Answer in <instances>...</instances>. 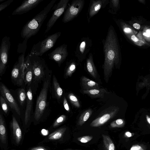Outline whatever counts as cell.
Segmentation results:
<instances>
[{
    "instance_id": "1",
    "label": "cell",
    "mask_w": 150,
    "mask_h": 150,
    "mask_svg": "<svg viewBox=\"0 0 150 150\" xmlns=\"http://www.w3.org/2000/svg\"><path fill=\"white\" fill-rule=\"evenodd\" d=\"M104 60L102 66L104 79L108 83L111 76L112 70L117 67L119 60L118 40L114 28L110 24L107 35L102 41Z\"/></svg>"
},
{
    "instance_id": "2",
    "label": "cell",
    "mask_w": 150,
    "mask_h": 150,
    "mask_svg": "<svg viewBox=\"0 0 150 150\" xmlns=\"http://www.w3.org/2000/svg\"><path fill=\"white\" fill-rule=\"evenodd\" d=\"M56 1H51L42 10L25 24L21 33L22 38L27 41L38 32Z\"/></svg>"
},
{
    "instance_id": "3",
    "label": "cell",
    "mask_w": 150,
    "mask_h": 150,
    "mask_svg": "<svg viewBox=\"0 0 150 150\" xmlns=\"http://www.w3.org/2000/svg\"><path fill=\"white\" fill-rule=\"evenodd\" d=\"M33 72V80L32 88H37L39 83L43 81L50 71L48 69L45 59L41 57L31 53L28 55Z\"/></svg>"
},
{
    "instance_id": "4",
    "label": "cell",
    "mask_w": 150,
    "mask_h": 150,
    "mask_svg": "<svg viewBox=\"0 0 150 150\" xmlns=\"http://www.w3.org/2000/svg\"><path fill=\"white\" fill-rule=\"evenodd\" d=\"M52 74L51 70L43 81L42 87L36 100L34 118L37 121L42 116L47 106L48 94L50 86Z\"/></svg>"
},
{
    "instance_id": "5",
    "label": "cell",
    "mask_w": 150,
    "mask_h": 150,
    "mask_svg": "<svg viewBox=\"0 0 150 150\" xmlns=\"http://www.w3.org/2000/svg\"><path fill=\"white\" fill-rule=\"evenodd\" d=\"M61 34V33L59 32L48 36L43 40L34 45L30 52L41 57L54 45Z\"/></svg>"
},
{
    "instance_id": "6",
    "label": "cell",
    "mask_w": 150,
    "mask_h": 150,
    "mask_svg": "<svg viewBox=\"0 0 150 150\" xmlns=\"http://www.w3.org/2000/svg\"><path fill=\"white\" fill-rule=\"evenodd\" d=\"M24 51L18 57L11 72V79L15 85L21 86L24 80Z\"/></svg>"
},
{
    "instance_id": "7",
    "label": "cell",
    "mask_w": 150,
    "mask_h": 150,
    "mask_svg": "<svg viewBox=\"0 0 150 150\" xmlns=\"http://www.w3.org/2000/svg\"><path fill=\"white\" fill-rule=\"evenodd\" d=\"M84 4V0H73L65 11L62 22L66 23L74 20L81 12Z\"/></svg>"
},
{
    "instance_id": "8",
    "label": "cell",
    "mask_w": 150,
    "mask_h": 150,
    "mask_svg": "<svg viewBox=\"0 0 150 150\" xmlns=\"http://www.w3.org/2000/svg\"><path fill=\"white\" fill-rule=\"evenodd\" d=\"M93 45L92 40L88 37H83L78 42L74 54L79 62H81L86 58Z\"/></svg>"
},
{
    "instance_id": "9",
    "label": "cell",
    "mask_w": 150,
    "mask_h": 150,
    "mask_svg": "<svg viewBox=\"0 0 150 150\" xmlns=\"http://www.w3.org/2000/svg\"><path fill=\"white\" fill-rule=\"evenodd\" d=\"M11 46L10 38L5 36L2 40L0 48V76L4 73L8 61L9 51Z\"/></svg>"
},
{
    "instance_id": "10",
    "label": "cell",
    "mask_w": 150,
    "mask_h": 150,
    "mask_svg": "<svg viewBox=\"0 0 150 150\" xmlns=\"http://www.w3.org/2000/svg\"><path fill=\"white\" fill-rule=\"evenodd\" d=\"M69 1V0H61L54 6L55 8L54 11L47 23L45 33L49 32L57 20L65 11Z\"/></svg>"
},
{
    "instance_id": "11",
    "label": "cell",
    "mask_w": 150,
    "mask_h": 150,
    "mask_svg": "<svg viewBox=\"0 0 150 150\" xmlns=\"http://www.w3.org/2000/svg\"><path fill=\"white\" fill-rule=\"evenodd\" d=\"M67 48V45L65 44L58 47L48 54L49 58L56 62L60 67L68 56Z\"/></svg>"
},
{
    "instance_id": "12",
    "label": "cell",
    "mask_w": 150,
    "mask_h": 150,
    "mask_svg": "<svg viewBox=\"0 0 150 150\" xmlns=\"http://www.w3.org/2000/svg\"><path fill=\"white\" fill-rule=\"evenodd\" d=\"M0 91L1 95L4 99L11 109L19 115H21L20 108L7 87L2 82L0 83Z\"/></svg>"
},
{
    "instance_id": "13",
    "label": "cell",
    "mask_w": 150,
    "mask_h": 150,
    "mask_svg": "<svg viewBox=\"0 0 150 150\" xmlns=\"http://www.w3.org/2000/svg\"><path fill=\"white\" fill-rule=\"evenodd\" d=\"M109 3V0H91L86 14L88 23H89L91 19Z\"/></svg>"
},
{
    "instance_id": "14",
    "label": "cell",
    "mask_w": 150,
    "mask_h": 150,
    "mask_svg": "<svg viewBox=\"0 0 150 150\" xmlns=\"http://www.w3.org/2000/svg\"><path fill=\"white\" fill-rule=\"evenodd\" d=\"M118 109L114 107H111L108 109L106 113L96 118L91 122L90 126L91 127H96L100 126L110 119L113 118L116 115Z\"/></svg>"
},
{
    "instance_id": "15",
    "label": "cell",
    "mask_w": 150,
    "mask_h": 150,
    "mask_svg": "<svg viewBox=\"0 0 150 150\" xmlns=\"http://www.w3.org/2000/svg\"><path fill=\"white\" fill-rule=\"evenodd\" d=\"M43 0H25L13 12L12 15H21L25 13L36 7Z\"/></svg>"
},
{
    "instance_id": "16",
    "label": "cell",
    "mask_w": 150,
    "mask_h": 150,
    "mask_svg": "<svg viewBox=\"0 0 150 150\" xmlns=\"http://www.w3.org/2000/svg\"><path fill=\"white\" fill-rule=\"evenodd\" d=\"M25 60L24 64V82L27 86V88L31 87L33 80V72L32 65L29 58L27 55Z\"/></svg>"
},
{
    "instance_id": "17",
    "label": "cell",
    "mask_w": 150,
    "mask_h": 150,
    "mask_svg": "<svg viewBox=\"0 0 150 150\" xmlns=\"http://www.w3.org/2000/svg\"><path fill=\"white\" fill-rule=\"evenodd\" d=\"M26 94V106L24 117V122L25 125L27 124L30 119L33 105V96L31 86L27 88Z\"/></svg>"
},
{
    "instance_id": "18",
    "label": "cell",
    "mask_w": 150,
    "mask_h": 150,
    "mask_svg": "<svg viewBox=\"0 0 150 150\" xmlns=\"http://www.w3.org/2000/svg\"><path fill=\"white\" fill-rule=\"evenodd\" d=\"M86 66L90 75L96 80L100 81L99 76L94 63L93 54L91 53L89 54L88 57L86 59Z\"/></svg>"
},
{
    "instance_id": "19",
    "label": "cell",
    "mask_w": 150,
    "mask_h": 150,
    "mask_svg": "<svg viewBox=\"0 0 150 150\" xmlns=\"http://www.w3.org/2000/svg\"><path fill=\"white\" fill-rule=\"evenodd\" d=\"M52 78V96L59 102L63 94V90L60 87L54 75L53 76Z\"/></svg>"
},
{
    "instance_id": "20",
    "label": "cell",
    "mask_w": 150,
    "mask_h": 150,
    "mask_svg": "<svg viewBox=\"0 0 150 150\" xmlns=\"http://www.w3.org/2000/svg\"><path fill=\"white\" fill-rule=\"evenodd\" d=\"M81 79V85L83 90H88L100 88V86L98 83L85 76H82Z\"/></svg>"
},
{
    "instance_id": "21",
    "label": "cell",
    "mask_w": 150,
    "mask_h": 150,
    "mask_svg": "<svg viewBox=\"0 0 150 150\" xmlns=\"http://www.w3.org/2000/svg\"><path fill=\"white\" fill-rule=\"evenodd\" d=\"M82 92L88 95L93 98H103L105 94L109 93L108 91L104 88H99L88 90H83Z\"/></svg>"
},
{
    "instance_id": "22",
    "label": "cell",
    "mask_w": 150,
    "mask_h": 150,
    "mask_svg": "<svg viewBox=\"0 0 150 150\" xmlns=\"http://www.w3.org/2000/svg\"><path fill=\"white\" fill-rule=\"evenodd\" d=\"M11 125L13 129L14 138L16 143L18 144L22 138V132L18 122L14 116H13Z\"/></svg>"
},
{
    "instance_id": "23",
    "label": "cell",
    "mask_w": 150,
    "mask_h": 150,
    "mask_svg": "<svg viewBox=\"0 0 150 150\" xmlns=\"http://www.w3.org/2000/svg\"><path fill=\"white\" fill-rule=\"evenodd\" d=\"M77 66V63L74 60H71L67 64L64 75L65 79L71 77L75 71Z\"/></svg>"
},
{
    "instance_id": "24",
    "label": "cell",
    "mask_w": 150,
    "mask_h": 150,
    "mask_svg": "<svg viewBox=\"0 0 150 150\" xmlns=\"http://www.w3.org/2000/svg\"><path fill=\"white\" fill-rule=\"evenodd\" d=\"M3 115L0 114V138L1 142L5 143L6 142V132Z\"/></svg>"
},
{
    "instance_id": "25",
    "label": "cell",
    "mask_w": 150,
    "mask_h": 150,
    "mask_svg": "<svg viewBox=\"0 0 150 150\" xmlns=\"http://www.w3.org/2000/svg\"><path fill=\"white\" fill-rule=\"evenodd\" d=\"M93 112L91 109H88L85 110L79 117L77 124L81 126L88 119Z\"/></svg>"
},
{
    "instance_id": "26",
    "label": "cell",
    "mask_w": 150,
    "mask_h": 150,
    "mask_svg": "<svg viewBox=\"0 0 150 150\" xmlns=\"http://www.w3.org/2000/svg\"><path fill=\"white\" fill-rule=\"evenodd\" d=\"M66 128H62L51 133L48 136V139L51 140L58 139L60 138L64 133Z\"/></svg>"
},
{
    "instance_id": "27",
    "label": "cell",
    "mask_w": 150,
    "mask_h": 150,
    "mask_svg": "<svg viewBox=\"0 0 150 150\" xmlns=\"http://www.w3.org/2000/svg\"><path fill=\"white\" fill-rule=\"evenodd\" d=\"M103 142L107 150H115V147L113 142L108 135L103 134Z\"/></svg>"
},
{
    "instance_id": "28",
    "label": "cell",
    "mask_w": 150,
    "mask_h": 150,
    "mask_svg": "<svg viewBox=\"0 0 150 150\" xmlns=\"http://www.w3.org/2000/svg\"><path fill=\"white\" fill-rule=\"evenodd\" d=\"M119 3L118 0H109L108 12L112 14H116L119 8Z\"/></svg>"
},
{
    "instance_id": "29",
    "label": "cell",
    "mask_w": 150,
    "mask_h": 150,
    "mask_svg": "<svg viewBox=\"0 0 150 150\" xmlns=\"http://www.w3.org/2000/svg\"><path fill=\"white\" fill-rule=\"evenodd\" d=\"M18 99L20 105L23 106L27 98V94L24 88L18 89L17 92Z\"/></svg>"
},
{
    "instance_id": "30",
    "label": "cell",
    "mask_w": 150,
    "mask_h": 150,
    "mask_svg": "<svg viewBox=\"0 0 150 150\" xmlns=\"http://www.w3.org/2000/svg\"><path fill=\"white\" fill-rule=\"evenodd\" d=\"M67 98L71 103L75 107L77 108L80 107L81 105L78 99L73 93H69L68 95Z\"/></svg>"
},
{
    "instance_id": "31",
    "label": "cell",
    "mask_w": 150,
    "mask_h": 150,
    "mask_svg": "<svg viewBox=\"0 0 150 150\" xmlns=\"http://www.w3.org/2000/svg\"><path fill=\"white\" fill-rule=\"evenodd\" d=\"M125 124V122L122 119H119L112 122L110 124L111 127H123Z\"/></svg>"
},
{
    "instance_id": "32",
    "label": "cell",
    "mask_w": 150,
    "mask_h": 150,
    "mask_svg": "<svg viewBox=\"0 0 150 150\" xmlns=\"http://www.w3.org/2000/svg\"><path fill=\"white\" fill-rule=\"evenodd\" d=\"M0 102L1 107L3 112L6 114H7L8 111L7 103L1 95L0 97Z\"/></svg>"
},
{
    "instance_id": "33",
    "label": "cell",
    "mask_w": 150,
    "mask_h": 150,
    "mask_svg": "<svg viewBox=\"0 0 150 150\" xmlns=\"http://www.w3.org/2000/svg\"><path fill=\"white\" fill-rule=\"evenodd\" d=\"M66 119V116L64 115H61L54 121L53 126L55 127L58 126L64 122Z\"/></svg>"
},
{
    "instance_id": "34",
    "label": "cell",
    "mask_w": 150,
    "mask_h": 150,
    "mask_svg": "<svg viewBox=\"0 0 150 150\" xmlns=\"http://www.w3.org/2000/svg\"><path fill=\"white\" fill-rule=\"evenodd\" d=\"M93 137L91 136H85L78 137L77 139L81 143H86L91 140Z\"/></svg>"
},
{
    "instance_id": "35",
    "label": "cell",
    "mask_w": 150,
    "mask_h": 150,
    "mask_svg": "<svg viewBox=\"0 0 150 150\" xmlns=\"http://www.w3.org/2000/svg\"><path fill=\"white\" fill-rule=\"evenodd\" d=\"M13 1V0H8L0 4V11L4 10L9 6Z\"/></svg>"
},
{
    "instance_id": "36",
    "label": "cell",
    "mask_w": 150,
    "mask_h": 150,
    "mask_svg": "<svg viewBox=\"0 0 150 150\" xmlns=\"http://www.w3.org/2000/svg\"><path fill=\"white\" fill-rule=\"evenodd\" d=\"M63 104L64 108L65 110L68 112H69L70 111V107L65 97H64L63 98Z\"/></svg>"
},
{
    "instance_id": "37",
    "label": "cell",
    "mask_w": 150,
    "mask_h": 150,
    "mask_svg": "<svg viewBox=\"0 0 150 150\" xmlns=\"http://www.w3.org/2000/svg\"><path fill=\"white\" fill-rule=\"evenodd\" d=\"M130 150H144L141 146L136 145L132 146Z\"/></svg>"
},
{
    "instance_id": "38",
    "label": "cell",
    "mask_w": 150,
    "mask_h": 150,
    "mask_svg": "<svg viewBox=\"0 0 150 150\" xmlns=\"http://www.w3.org/2000/svg\"><path fill=\"white\" fill-rule=\"evenodd\" d=\"M30 150H47L45 148L42 146H38L31 148Z\"/></svg>"
},
{
    "instance_id": "39",
    "label": "cell",
    "mask_w": 150,
    "mask_h": 150,
    "mask_svg": "<svg viewBox=\"0 0 150 150\" xmlns=\"http://www.w3.org/2000/svg\"><path fill=\"white\" fill-rule=\"evenodd\" d=\"M124 32L126 33H129L132 32V30L129 28L125 27L123 29Z\"/></svg>"
},
{
    "instance_id": "40",
    "label": "cell",
    "mask_w": 150,
    "mask_h": 150,
    "mask_svg": "<svg viewBox=\"0 0 150 150\" xmlns=\"http://www.w3.org/2000/svg\"><path fill=\"white\" fill-rule=\"evenodd\" d=\"M41 132L43 135L46 136L48 134V131L45 129H43L42 130Z\"/></svg>"
},
{
    "instance_id": "41",
    "label": "cell",
    "mask_w": 150,
    "mask_h": 150,
    "mask_svg": "<svg viewBox=\"0 0 150 150\" xmlns=\"http://www.w3.org/2000/svg\"><path fill=\"white\" fill-rule=\"evenodd\" d=\"M133 26L135 28L139 29L140 28V26L139 24L137 23H134L133 24Z\"/></svg>"
},
{
    "instance_id": "42",
    "label": "cell",
    "mask_w": 150,
    "mask_h": 150,
    "mask_svg": "<svg viewBox=\"0 0 150 150\" xmlns=\"http://www.w3.org/2000/svg\"><path fill=\"white\" fill-rule=\"evenodd\" d=\"M131 38L132 40L134 42H137L139 40L137 37L134 35H132Z\"/></svg>"
},
{
    "instance_id": "43",
    "label": "cell",
    "mask_w": 150,
    "mask_h": 150,
    "mask_svg": "<svg viewBox=\"0 0 150 150\" xmlns=\"http://www.w3.org/2000/svg\"><path fill=\"white\" fill-rule=\"evenodd\" d=\"M146 119L150 125V117L148 115H146Z\"/></svg>"
},
{
    "instance_id": "44",
    "label": "cell",
    "mask_w": 150,
    "mask_h": 150,
    "mask_svg": "<svg viewBox=\"0 0 150 150\" xmlns=\"http://www.w3.org/2000/svg\"><path fill=\"white\" fill-rule=\"evenodd\" d=\"M125 134L128 137H130L132 135L131 133L129 132H126Z\"/></svg>"
},
{
    "instance_id": "45",
    "label": "cell",
    "mask_w": 150,
    "mask_h": 150,
    "mask_svg": "<svg viewBox=\"0 0 150 150\" xmlns=\"http://www.w3.org/2000/svg\"><path fill=\"white\" fill-rule=\"evenodd\" d=\"M143 35L144 36H146L149 37L150 36V35H149L148 33H143Z\"/></svg>"
},
{
    "instance_id": "46",
    "label": "cell",
    "mask_w": 150,
    "mask_h": 150,
    "mask_svg": "<svg viewBox=\"0 0 150 150\" xmlns=\"http://www.w3.org/2000/svg\"><path fill=\"white\" fill-rule=\"evenodd\" d=\"M146 33L150 35V29H148L146 30Z\"/></svg>"
},
{
    "instance_id": "47",
    "label": "cell",
    "mask_w": 150,
    "mask_h": 150,
    "mask_svg": "<svg viewBox=\"0 0 150 150\" xmlns=\"http://www.w3.org/2000/svg\"><path fill=\"white\" fill-rule=\"evenodd\" d=\"M5 0H0V2H1Z\"/></svg>"
}]
</instances>
